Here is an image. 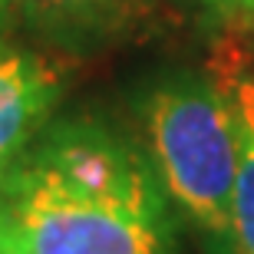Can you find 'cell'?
<instances>
[{
	"instance_id": "obj_2",
	"label": "cell",
	"mask_w": 254,
	"mask_h": 254,
	"mask_svg": "<svg viewBox=\"0 0 254 254\" xmlns=\"http://www.w3.org/2000/svg\"><path fill=\"white\" fill-rule=\"evenodd\" d=\"M149 159L162 191L211 231H231L238 119L228 93L198 76H169L142 103Z\"/></svg>"
},
{
	"instance_id": "obj_10",
	"label": "cell",
	"mask_w": 254,
	"mask_h": 254,
	"mask_svg": "<svg viewBox=\"0 0 254 254\" xmlns=\"http://www.w3.org/2000/svg\"><path fill=\"white\" fill-rule=\"evenodd\" d=\"M0 254H13V251H10V248H3V245H0Z\"/></svg>"
},
{
	"instance_id": "obj_8",
	"label": "cell",
	"mask_w": 254,
	"mask_h": 254,
	"mask_svg": "<svg viewBox=\"0 0 254 254\" xmlns=\"http://www.w3.org/2000/svg\"><path fill=\"white\" fill-rule=\"evenodd\" d=\"M27 0H0V37H10L20 30V13H23Z\"/></svg>"
},
{
	"instance_id": "obj_6",
	"label": "cell",
	"mask_w": 254,
	"mask_h": 254,
	"mask_svg": "<svg viewBox=\"0 0 254 254\" xmlns=\"http://www.w3.org/2000/svg\"><path fill=\"white\" fill-rule=\"evenodd\" d=\"M218 86L228 93L231 106L254 126V76L241 73V69H225V73L218 76Z\"/></svg>"
},
{
	"instance_id": "obj_1",
	"label": "cell",
	"mask_w": 254,
	"mask_h": 254,
	"mask_svg": "<svg viewBox=\"0 0 254 254\" xmlns=\"http://www.w3.org/2000/svg\"><path fill=\"white\" fill-rule=\"evenodd\" d=\"M13 254H169L165 198L142 152L96 119H50L0 179Z\"/></svg>"
},
{
	"instance_id": "obj_5",
	"label": "cell",
	"mask_w": 254,
	"mask_h": 254,
	"mask_svg": "<svg viewBox=\"0 0 254 254\" xmlns=\"http://www.w3.org/2000/svg\"><path fill=\"white\" fill-rule=\"evenodd\" d=\"M238 119V185L231 201V254H254V126L235 109Z\"/></svg>"
},
{
	"instance_id": "obj_4",
	"label": "cell",
	"mask_w": 254,
	"mask_h": 254,
	"mask_svg": "<svg viewBox=\"0 0 254 254\" xmlns=\"http://www.w3.org/2000/svg\"><path fill=\"white\" fill-rule=\"evenodd\" d=\"M152 13V0H27L20 30L57 50L83 53L129 37Z\"/></svg>"
},
{
	"instance_id": "obj_9",
	"label": "cell",
	"mask_w": 254,
	"mask_h": 254,
	"mask_svg": "<svg viewBox=\"0 0 254 254\" xmlns=\"http://www.w3.org/2000/svg\"><path fill=\"white\" fill-rule=\"evenodd\" d=\"M241 30H254V0H248V17H245V27Z\"/></svg>"
},
{
	"instance_id": "obj_3",
	"label": "cell",
	"mask_w": 254,
	"mask_h": 254,
	"mask_svg": "<svg viewBox=\"0 0 254 254\" xmlns=\"http://www.w3.org/2000/svg\"><path fill=\"white\" fill-rule=\"evenodd\" d=\"M63 73L43 53L0 37V179L53 119Z\"/></svg>"
},
{
	"instance_id": "obj_7",
	"label": "cell",
	"mask_w": 254,
	"mask_h": 254,
	"mask_svg": "<svg viewBox=\"0 0 254 254\" xmlns=\"http://www.w3.org/2000/svg\"><path fill=\"white\" fill-rule=\"evenodd\" d=\"M208 17L225 30H241L248 17V0H201Z\"/></svg>"
}]
</instances>
